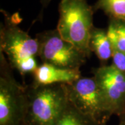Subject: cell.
<instances>
[{"label": "cell", "instance_id": "6da1fadb", "mask_svg": "<svg viewBox=\"0 0 125 125\" xmlns=\"http://www.w3.org/2000/svg\"><path fill=\"white\" fill-rule=\"evenodd\" d=\"M1 12L4 22L0 25V52L22 78L33 74L39 65L36 60L39 52L38 41L19 27L22 19L18 13L10 15L4 10Z\"/></svg>", "mask_w": 125, "mask_h": 125}, {"label": "cell", "instance_id": "7a4b0ae2", "mask_svg": "<svg viewBox=\"0 0 125 125\" xmlns=\"http://www.w3.org/2000/svg\"><path fill=\"white\" fill-rule=\"evenodd\" d=\"M58 13L56 29L59 34L90 58V38L94 27L93 6L86 0H61Z\"/></svg>", "mask_w": 125, "mask_h": 125}, {"label": "cell", "instance_id": "3957f363", "mask_svg": "<svg viewBox=\"0 0 125 125\" xmlns=\"http://www.w3.org/2000/svg\"><path fill=\"white\" fill-rule=\"evenodd\" d=\"M24 125H54L67 102L66 85H27Z\"/></svg>", "mask_w": 125, "mask_h": 125}, {"label": "cell", "instance_id": "277c9868", "mask_svg": "<svg viewBox=\"0 0 125 125\" xmlns=\"http://www.w3.org/2000/svg\"><path fill=\"white\" fill-rule=\"evenodd\" d=\"M13 70L0 52V125H24L27 85L15 79Z\"/></svg>", "mask_w": 125, "mask_h": 125}, {"label": "cell", "instance_id": "5b68a950", "mask_svg": "<svg viewBox=\"0 0 125 125\" xmlns=\"http://www.w3.org/2000/svg\"><path fill=\"white\" fill-rule=\"evenodd\" d=\"M38 42V57L42 62L65 69H80L86 61L85 54L65 40L56 29L36 35Z\"/></svg>", "mask_w": 125, "mask_h": 125}, {"label": "cell", "instance_id": "8992f818", "mask_svg": "<svg viewBox=\"0 0 125 125\" xmlns=\"http://www.w3.org/2000/svg\"><path fill=\"white\" fill-rule=\"evenodd\" d=\"M65 85L70 102L83 113L106 125L112 115L93 76H81Z\"/></svg>", "mask_w": 125, "mask_h": 125}, {"label": "cell", "instance_id": "52a82bcc", "mask_svg": "<svg viewBox=\"0 0 125 125\" xmlns=\"http://www.w3.org/2000/svg\"><path fill=\"white\" fill-rule=\"evenodd\" d=\"M93 74L110 114L125 115V76L112 65L94 68Z\"/></svg>", "mask_w": 125, "mask_h": 125}, {"label": "cell", "instance_id": "ba28073f", "mask_svg": "<svg viewBox=\"0 0 125 125\" xmlns=\"http://www.w3.org/2000/svg\"><path fill=\"white\" fill-rule=\"evenodd\" d=\"M33 82L36 85L67 84L81 76L80 69H65L42 62L32 74Z\"/></svg>", "mask_w": 125, "mask_h": 125}, {"label": "cell", "instance_id": "9c48e42d", "mask_svg": "<svg viewBox=\"0 0 125 125\" xmlns=\"http://www.w3.org/2000/svg\"><path fill=\"white\" fill-rule=\"evenodd\" d=\"M90 49L99 59L101 66L108 65V62L112 58L113 47L108 38L105 29L94 26L90 38Z\"/></svg>", "mask_w": 125, "mask_h": 125}, {"label": "cell", "instance_id": "30bf717a", "mask_svg": "<svg viewBox=\"0 0 125 125\" xmlns=\"http://www.w3.org/2000/svg\"><path fill=\"white\" fill-rule=\"evenodd\" d=\"M54 125H106L102 124L77 109L67 102L65 107Z\"/></svg>", "mask_w": 125, "mask_h": 125}, {"label": "cell", "instance_id": "8fae6325", "mask_svg": "<svg viewBox=\"0 0 125 125\" xmlns=\"http://www.w3.org/2000/svg\"><path fill=\"white\" fill-rule=\"evenodd\" d=\"M106 31L113 48L125 53V20L108 18Z\"/></svg>", "mask_w": 125, "mask_h": 125}, {"label": "cell", "instance_id": "7c38bea8", "mask_svg": "<svg viewBox=\"0 0 125 125\" xmlns=\"http://www.w3.org/2000/svg\"><path fill=\"white\" fill-rule=\"evenodd\" d=\"M94 12L102 10L108 18L125 20V0H97Z\"/></svg>", "mask_w": 125, "mask_h": 125}, {"label": "cell", "instance_id": "4fadbf2b", "mask_svg": "<svg viewBox=\"0 0 125 125\" xmlns=\"http://www.w3.org/2000/svg\"><path fill=\"white\" fill-rule=\"evenodd\" d=\"M111 65L125 76V53L113 48Z\"/></svg>", "mask_w": 125, "mask_h": 125}, {"label": "cell", "instance_id": "5bb4252c", "mask_svg": "<svg viewBox=\"0 0 125 125\" xmlns=\"http://www.w3.org/2000/svg\"><path fill=\"white\" fill-rule=\"evenodd\" d=\"M52 0H40V4H41V6H42V9L40 10V13L39 14V16L38 18L40 19V20H42V14H43V11L48 6H49V3L51 2Z\"/></svg>", "mask_w": 125, "mask_h": 125}, {"label": "cell", "instance_id": "9a60e30c", "mask_svg": "<svg viewBox=\"0 0 125 125\" xmlns=\"http://www.w3.org/2000/svg\"><path fill=\"white\" fill-rule=\"evenodd\" d=\"M117 125H125V115L119 117V123Z\"/></svg>", "mask_w": 125, "mask_h": 125}]
</instances>
